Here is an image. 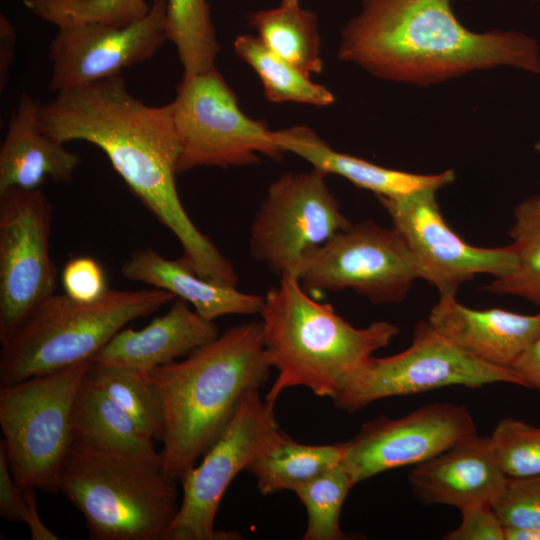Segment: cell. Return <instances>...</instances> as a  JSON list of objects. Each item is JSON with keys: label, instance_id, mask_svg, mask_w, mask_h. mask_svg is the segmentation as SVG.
Instances as JSON below:
<instances>
[{"label": "cell", "instance_id": "e0dca14e", "mask_svg": "<svg viewBox=\"0 0 540 540\" xmlns=\"http://www.w3.org/2000/svg\"><path fill=\"white\" fill-rule=\"evenodd\" d=\"M506 480L489 437L478 435L415 465L409 474L412 491L422 503L450 505L460 511L492 506Z\"/></svg>", "mask_w": 540, "mask_h": 540}, {"label": "cell", "instance_id": "d6a6232c", "mask_svg": "<svg viewBox=\"0 0 540 540\" xmlns=\"http://www.w3.org/2000/svg\"><path fill=\"white\" fill-rule=\"evenodd\" d=\"M492 508L504 528H540V474L507 478Z\"/></svg>", "mask_w": 540, "mask_h": 540}, {"label": "cell", "instance_id": "484cf974", "mask_svg": "<svg viewBox=\"0 0 540 540\" xmlns=\"http://www.w3.org/2000/svg\"><path fill=\"white\" fill-rule=\"evenodd\" d=\"M234 49L238 57L259 76L268 101L296 102L320 107L334 103L335 96L332 91L313 82L310 76L273 53L258 36H238L234 41Z\"/></svg>", "mask_w": 540, "mask_h": 540}, {"label": "cell", "instance_id": "4316f807", "mask_svg": "<svg viewBox=\"0 0 540 540\" xmlns=\"http://www.w3.org/2000/svg\"><path fill=\"white\" fill-rule=\"evenodd\" d=\"M87 378L152 439L162 441L164 409L149 373L91 362Z\"/></svg>", "mask_w": 540, "mask_h": 540}, {"label": "cell", "instance_id": "f546056e", "mask_svg": "<svg viewBox=\"0 0 540 540\" xmlns=\"http://www.w3.org/2000/svg\"><path fill=\"white\" fill-rule=\"evenodd\" d=\"M355 485L341 462L294 489L307 512L303 540L347 539L340 528L339 516L348 492Z\"/></svg>", "mask_w": 540, "mask_h": 540}, {"label": "cell", "instance_id": "44dd1931", "mask_svg": "<svg viewBox=\"0 0 540 540\" xmlns=\"http://www.w3.org/2000/svg\"><path fill=\"white\" fill-rule=\"evenodd\" d=\"M284 152L293 153L326 175L336 174L377 197L398 198L434 188L440 190L455 181V172L418 174L386 168L349 154L338 152L306 126L274 131Z\"/></svg>", "mask_w": 540, "mask_h": 540}, {"label": "cell", "instance_id": "ba28073f", "mask_svg": "<svg viewBox=\"0 0 540 540\" xmlns=\"http://www.w3.org/2000/svg\"><path fill=\"white\" fill-rule=\"evenodd\" d=\"M495 383L525 387L513 368L475 358L439 333L428 320H420L407 349L388 357L370 356L342 380L332 400L338 409L355 412L388 397L446 386L474 388Z\"/></svg>", "mask_w": 540, "mask_h": 540}, {"label": "cell", "instance_id": "ab89813d", "mask_svg": "<svg viewBox=\"0 0 540 540\" xmlns=\"http://www.w3.org/2000/svg\"><path fill=\"white\" fill-rule=\"evenodd\" d=\"M535 150L538 152V154L540 155V137L538 139V141L536 142L535 144Z\"/></svg>", "mask_w": 540, "mask_h": 540}, {"label": "cell", "instance_id": "52a82bcc", "mask_svg": "<svg viewBox=\"0 0 540 540\" xmlns=\"http://www.w3.org/2000/svg\"><path fill=\"white\" fill-rule=\"evenodd\" d=\"M90 365L0 386V444L21 489L59 492V471L72 445L74 400Z\"/></svg>", "mask_w": 540, "mask_h": 540}, {"label": "cell", "instance_id": "cb8c5ba5", "mask_svg": "<svg viewBox=\"0 0 540 540\" xmlns=\"http://www.w3.org/2000/svg\"><path fill=\"white\" fill-rule=\"evenodd\" d=\"M249 22L273 53L310 77L322 72L318 17L299 0H281L274 8L258 10Z\"/></svg>", "mask_w": 540, "mask_h": 540}, {"label": "cell", "instance_id": "d590c367", "mask_svg": "<svg viewBox=\"0 0 540 540\" xmlns=\"http://www.w3.org/2000/svg\"><path fill=\"white\" fill-rule=\"evenodd\" d=\"M460 524L443 536L445 540H504L505 528L492 506L461 511Z\"/></svg>", "mask_w": 540, "mask_h": 540}, {"label": "cell", "instance_id": "6da1fadb", "mask_svg": "<svg viewBox=\"0 0 540 540\" xmlns=\"http://www.w3.org/2000/svg\"><path fill=\"white\" fill-rule=\"evenodd\" d=\"M40 119L52 138L86 141L106 154L129 190L178 239L184 264L211 282L237 285L232 263L194 225L178 195L180 144L171 103L145 104L118 74L57 92L41 106Z\"/></svg>", "mask_w": 540, "mask_h": 540}, {"label": "cell", "instance_id": "9a60e30c", "mask_svg": "<svg viewBox=\"0 0 540 540\" xmlns=\"http://www.w3.org/2000/svg\"><path fill=\"white\" fill-rule=\"evenodd\" d=\"M167 38V0H152L143 18L123 26L88 22L62 26L49 45L50 89L70 90L121 74L152 58Z\"/></svg>", "mask_w": 540, "mask_h": 540}, {"label": "cell", "instance_id": "83f0119b", "mask_svg": "<svg viewBox=\"0 0 540 540\" xmlns=\"http://www.w3.org/2000/svg\"><path fill=\"white\" fill-rule=\"evenodd\" d=\"M510 236L516 266L507 275L494 278L484 289L518 296L540 307V196L530 197L515 207Z\"/></svg>", "mask_w": 540, "mask_h": 540}, {"label": "cell", "instance_id": "603a6c76", "mask_svg": "<svg viewBox=\"0 0 540 540\" xmlns=\"http://www.w3.org/2000/svg\"><path fill=\"white\" fill-rule=\"evenodd\" d=\"M153 441L86 374L74 400L72 444L161 462Z\"/></svg>", "mask_w": 540, "mask_h": 540}, {"label": "cell", "instance_id": "3957f363", "mask_svg": "<svg viewBox=\"0 0 540 540\" xmlns=\"http://www.w3.org/2000/svg\"><path fill=\"white\" fill-rule=\"evenodd\" d=\"M272 365L262 324L233 326L183 360L149 375L164 409L161 462L176 480L192 468L234 416L243 395L266 383Z\"/></svg>", "mask_w": 540, "mask_h": 540}, {"label": "cell", "instance_id": "7a4b0ae2", "mask_svg": "<svg viewBox=\"0 0 540 540\" xmlns=\"http://www.w3.org/2000/svg\"><path fill=\"white\" fill-rule=\"evenodd\" d=\"M337 54L375 77L423 86L499 66L540 74L533 37L471 31L452 0H363L341 30Z\"/></svg>", "mask_w": 540, "mask_h": 540}, {"label": "cell", "instance_id": "8fae6325", "mask_svg": "<svg viewBox=\"0 0 540 540\" xmlns=\"http://www.w3.org/2000/svg\"><path fill=\"white\" fill-rule=\"evenodd\" d=\"M326 176L316 168L282 174L269 185L254 216L250 254L279 277H298L312 250L352 225Z\"/></svg>", "mask_w": 540, "mask_h": 540}, {"label": "cell", "instance_id": "7c38bea8", "mask_svg": "<svg viewBox=\"0 0 540 540\" xmlns=\"http://www.w3.org/2000/svg\"><path fill=\"white\" fill-rule=\"evenodd\" d=\"M298 279L304 290L352 289L377 304L404 300L419 266L400 234L373 221L353 224L312 250Z\"/></svg>", "mask_w": 540, "mask_h": 540}, {"label": "cell", "instance_id": "74e56055", "mask_svg": "<svg viewBox=\"0 0 540 540\" xmlns=\"http://www.w3.org/2000/svg\"><path fill=\"white\" fill-rule=\"evenodd\" d=\"M15 31L9 20L1 15L0 17V90L6 87L10 67L15 55Z\"/></svg>", "mask_w": 540, "mask_h": 540}, {"label": "cell", "instance_id": "9c48e42d", "mask_svg": "<svg viewBox=\"0 0 540 540\" xmlns=\"http://www.w3.org/2000/svg\"><path fill=\"white\" fill-rule=\"evenodd\" d=\"M171 106L180 144L179 173L202 166H247L260 154L280 160L285 153L274 131L242 112L216 68L183 76Z\"/></svg>", "mask_w": 540, "mask_h": 540}, {"label": "cell", "instance_id": "e575fe53", "mask_svg": "<svg viewBox=\"0 0 540 540\" xmlns=\"http://www.w3.org/2000/svg\"><path fill=\"white\" fill-rule=\"evenodd\" d=\"M65 294L81 302H92L109 290L101 264L92 257L80 256L67 262L61 274Z\"/></svg>", "mask_w": 540, "mask_h": 540}, {"label": "cell", "instance_id": "277c9868", "mask_svg": "<svg viewBox=\"0 0 540 540\" xmlns=\"http://www.w3.org/2000/svg\"><path fill=\"white\" fill-rule=\"evenodd\" d=\"M259 314L265 350L277 370L265 396L272 406L285 389L297 386L333 399L342 380L400 330L387 321L354 327L332 305L313 299L295 275L280 276Z\"/></svg>", "mask_w": 540, "mask_h": 540}, {"label": "cell", "instance_id": "8992f818", "mask_svg": "<svg viewBox=\"0 0 540 540\" xmlns=\"http://www.w3.org/2000/svg\"><path fill=\"white\" fill-rule=\"evenodd\" d=\"M175 298L153 287L109 289L92 302L53 294L1 344L0 386L91 361L128 323L156 312Z\"/></svg>", "mask_w": 540, "mask_h": 540}, {"label": "cell", "instance_id": "2e32d148", "mask_svg": "<svg viewBox=\"0 0 540 540\" xmlns=\"http://www.w3.org/2000/svg\"><path fill=\"white\" fill-rule=\"evenodd\" d=\"M475 435L467 407L433 403L397 419L379 416L364 423L346 442L342 462L357 484L394 468L425 462Z\"/></svg>", "mask_w": 540, "mask_h": 540}, {"label": "cell", "instance_id": "1f68e13d", "mask_svg": "<svg viewBox=\"0 0 540 540\" xmlns=\"http://www.w3.org/2000/svg\"><path fill=\"white\" fill-rule=\"evenodd\" d=\"M489 442L507 478L540 474V427L504 418L497 423Z\"/></svg>", "mask_w": 540, "mask_h": 540}, {"label": "cell", "instance_id": "30bf717a", "mask_svg": "<svg viewBox=\"0 0 540 540\" xmlns=\"http://www.w3.org/2000/svg\"><path fill=\"white\" fill-rule=\"evenodd\" d=\"M283 431L274 406L258 390L246 392L231 421L179 482L182 499L164 540H229L236 533L216 530L215 517L232 480L279 440Z\"/></svg>", "mask_w": 540, "mask_h": 540}, {"label": "cell", "instance_id": "f1b7e54d", "mask_svg": "<svg viewBox=\"0 0 540 540\" xmlns=\"http://www.w3.org/2000/svg\"><path fill=\"white\" fill-rule=\"evenodd\" d=\"M167 38L176 47L184 76L216 68L220 47L206 0H167Z\"/></svg>", "mask_w": 540, "mask_h": 540}, {"label": "cell", "instance_id": "f35d334b", "mask_svg": "<svg viewBox=\"0 0 540 540\" xmlns=\"http://www.w3.org/2000/svg\"><path fill=\"white\" fill-rule=\"evenodd\" d=\"M504 540H540V528L537 529H507Z\"/></svg>", "mask_w": 540, "mask_h": 540}, {"label": "cell", "instance_id": "d4e9b609", "mask_svg": "<svg viewBox=\"0 0 540 540\" xmlns=\"http://www.w3.org/2000/svg\"><path fill=\"white\" fill-rule=\"evenodd\" d=\"M346 442L330 445H307L285 433L250 464L247 471L256 479L263 495L283 490L294 491L321 473L343 461Z\"/></svg>", "mask_w": 540, "mask_h": 540}, {"label": "cell", "instance_id": "5b68a950", "mask_svg": "<svg viewBox=\"0 0 540 540\" xmlns=\"http://www.w3.org/2000/svg\"><path fill=\"white\" fill-rule=\"evenodd\" d=\"M162 462L72 444L58 488L93 540H164L180 502Z\"/></svg>", "mask_w": 540, "mask_h": 540}, {"label": "cell", "instance_id": "d6986e66", "mask_svg": "<svg viewBox=\"0 0 540 540\" xmlns=\"http://www.w3.org/2000/svg\"><path fill=\"white\" fill-rule=\"evenodd\" d=\"M214 321L200 316L183 299L175 298L168 311L140 330H120L91 362L150 373L187 356L218 336Z\"/></svg>", "mask_w": 540, "mask_h": 540}, {"label": "cell", "instance_id": "ffe728a7", "mask_svg": "<svg viewBox=\"0 0 540 540\" xmlns=\"http://www.w3.org/2000/svg\"><path fill=\"white\" fill-rule=\"evenodd\" d=\"M41 106L25 93L18 100L0 148V192L38 189L48 180L69 182L80 164L76 153L44 131Z\"/></svg>", "mask_w": 540, "mask_h": 540}, {"label": "cell", "instance_id": "4fadbf2b", "mask_svg": "<svg viewBox=\"0 0 540 540\" xmlns=\"http://www.w3.org/2000/svg\"><path fill=\"white\" fill-rule=\"evenodd\" d=\"M52 205L41 188L0 192V343L56 288L50 257Z\"/></svg>", "mask_w": 540, "mask_h": 540}, {"label": "cell", "instance_id": "4dcf8cb0", "mask_svg": "<svg viewBox=\"0 0 540 540\" xmlns=\"http://www.w3.org/2000/svg\"><path fill=\"white\" fill-rule=\"evenodd\" d=\"M24 4L59 28L88 22L127 25L146 16L152 0H25Z\"/></svg>", "mask_w": 540, "mask_h": 540}, {"label": "cell", "instance_id": "5bb4252c", "mask_svg": "<svg viewBox=\"0 0 540 540\" xmlns=\"http://www.w3.org/2000/svg\"><path fill=\"white\" fill-rule=\"evenodd\" d=\"M437 191L428 188L398 198L377 197L413 254L421 279L440 296H456L460 285L476 275L497 278L513 271L517 262L513 245L487 248L465 242L444 220Z\"/></svg>", "mask_w": 540, "mask_h": 540}, {"label": "cell", "instance_id": "7402d4cb", "mask_svg": "<svg viewBox=\"0 0 540 540\" xmlns=\"http://www.w3.org/2000/svg\"><path fill=\"white\" fill-rule=\"evenodd\" d=\"M120 273L125 279L168 291L185 300L209 321L225 315L258 314L264 300V296L241 292L236 286L206 280L180 259H167L151 247L134 250L122 263Z\"/></svg>", "mask_w": 540, "mask_h": 540}, {"label": "cell", "instance_id": "836d02e7", "mask_svg": "<svg viewBox=\"0 0 540 540\" xmlns=\"http://www.w3.org/2000/svg\"><path fill=\"white\" fill-rule=\"evenodd\" d=\"M35 490L21 489L14 481L6 457L0 444V515L10 522L25 523L33 540H57L59 537L50 531L37 510Z\"/></svg>", "mask_w": 540, "mask_h": 540}, {"label": "cell", "instance_id": "ac0fdd59", "mask_svg": "<svg viewBox=\"0 0 540 540\" xmlns=\"http://www.w3.org/2000/svg\"><path fill=\"white\" fill-rule=\"evenodd\" d=\"M427 320L467 353L500 367H511L540 336V311L525 315L500 308L473 309L449 295L440 296Z\"/></svg>", "mask_w": 540, "mask_h": 540}, {"label": "cell", "instance_id": "8d00e7d4", "mask_svg": "<svg viewBox=\"0 0 540 540\" xmlns=\"http://www.w3.org/2000/svg\"><path fill=\"white\" fill-rule=\"evenodd\" d=\"M525 387L540 390V336L536 338L512 363Z\"/></svg>", "mask_w": 540, "mask_h": 540}]
</instances>
